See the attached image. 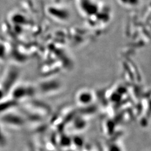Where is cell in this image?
I'll use <instances>...</instances> for the list:
<instances>
[{
    "mask_svg": "<svg viewBox=\"0 0 151 151\" xmlns=\"http://www.w3.org/2000/svg\"><path fill=\"white\" fill-rule=\"evenodd\" d=\"M7 143V138L4 130L2 128V125L0 124V147H4Z\"/></svg>",
    "mask_w": 151,
    "mask_h": 151,
    "instance_id": "obj_4",
    "label": "cell"
},
{
    "mask_svg": "<svg viewBox=\"0 0 151 151\" xmlns=\"http://www.w3.org/2000/svg\"><path fill=\"white\" fill-rule=\"evenodd\" d=\"M19 77V71L12 66L9 67L3 72L0 78V86L4 89L7 96L16 83Z\"/></svg>",
    "mask_w": 151,
    "mask_h": 151,
    "instance_id": "obj_1",
    "label": "cell"
},
{
    "mask_svg": "<svg viewBox=\"0 0 151 151\" xmlns=\"http://www.w3.org/2000/svg\"><path fill=\"white\" fill-rule=\"evenodd\" d=\"M22 116L12 109L0 116V124L11 128H19L24 124Z\"/></svg>",
    "mask_w": 151,
    "mask_h": 151,
    "instance_id": "obj_2",
    "label": "cell"
},
{
    "mask_svg": "<svg viewBox=\"0 0 151 151\" xmlns=\"http://www.w3.org/2000/svg\"><path fill=\"white\" fill-rule=\"evenodd\" d=\"M6 96H7L4 90V89L2 88V87L0 86V100H2L3 99H4Z\"/></svg>",
    "mask_w": 151,
    "mask_h": 151,
    "instance_id": "obj_5",
    "label": "cell"
},
{
    "mask_svg": "<svg viewBox=\"0 0 151 151\" xmlns=\"http://www.w3.org/2000/svg\"><path fill=\"white\" fill-rule=\"evenodd\" d=\"M17 103L18 102L9 96H6L0 100V116L16 107Z\"/></svg>",
    "mask_w": 151,
    "mask_h": 151,
    "instance_id": "obj_3",
    "label": "cell"
}]
</instances>
